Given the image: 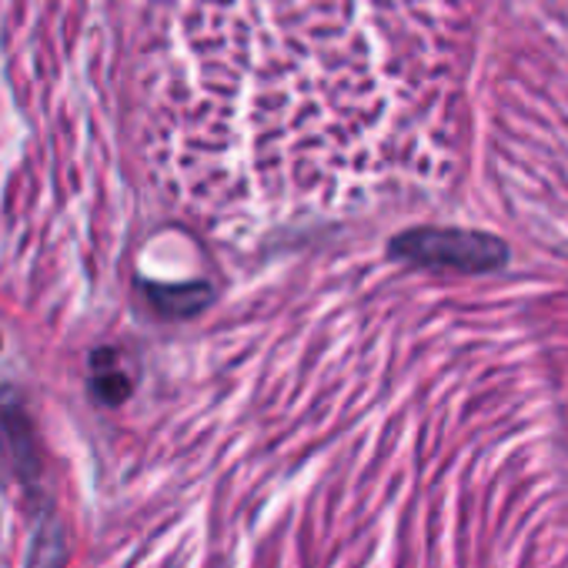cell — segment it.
I'll return each mask as SVG.
<instances>
[{
    "label": "cell",
    "instance_id": "obj_1",
    "mask_svg": "<svg viewBox=\"0 0 568 568\" xmlns=\"http://www.w3.org/2000/svg\"><path fill=\"white\" fill-rule=\"evenodd\" d=\"M68 555H71L68 525L58 515H44L28 548V568H64Z\"/></svg>",
    "mask_w": 568,
    "mask_h": 568
},
{
    "label": "cell",
    "instance_id": "obj_2",
    "mask_svg": "<svg viewBox=\"0 0 568 568\" xmlns=\"http://www.w3.org/2000/svg\"><path fill=\"white\" fill-rule=\"evenodd\" d=\"M131 388H134V382L121 368L118 355L111 348L94 352V358H91V392H94V398L101 405H121V402L131 398Z\"/></svg>",
    "mask_w": 568,
    "mask_h": 568
},
{
    "label": "cell",
    "instance_id": "obj_3",
    "mask_svg": "<svg viewBox=\"0 0 568 568\" xmlns=\"http://www.w3.org/2000/svg\"><path fill=\"white\" fill-rule=\"evenodd\" d=\"M148 295L171 318L197 315L211 302V288H204V284H148Z\"/></svg>",
    "mask_w": 568,
    "mask_h": 568
}]
</instances>
